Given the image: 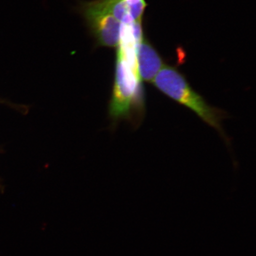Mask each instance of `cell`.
Returning a JSON list of instances; mask_svg holds the SVG:
<instances>
[{
	"label": "cell",
	"mask_w": 256,
	"mask_h": 256,
	"mask_svg": "<svg viewBox=\"0 0 256 256\" xmlns=\"http://www.w3.org/2000/svg\"><path fill=\"white\" fill-rule=\"evenodd\" d=\"M144 110L145 92L137 66L117 54L114 87L108 104L112 126L122 120L136 124Z\"/></svg>",
	"instance_id": "obj_1"
},
{
	"label": "cell",
	"mask_w": 256,
	"mask_h": 256,
	"mask_svg": "<svg viewBox=\"0 0 256 256\" xmlns=\"http://www.w3.org/2000/svg\"><path fill=\"white\" fill-rule=\"evenodd\" d=\"M156 88L178 103L193 110L204 122L222 134V112L211 107L188 84L186 79L172 66H163L153 82Z\"/></svg>",
	"instance_id": "obj_2"
},
{
	"label": "cell",
	"mask_w": 256,
	"mask_h": 256,
	"mask_svg": "<svg viewBox=\"0 0 256 256\" xmlns=\"http://www.w3.org/2000/svg\"><path fill=\"white\" fill-rule=\"evenodd\" d=\"M82 12L99 46L110 48L119 46L122 24L100 0L85 3Z\"/></svg>",
	"instance_id": "obj_3"
},
{
	"label": "cell",
	"mask_w": 256,
	"mask_h": 256,
	"mask_svg": "<svg viewBox=\"0 0 256 256\" xmlns=\"http://www.w3.org/2000/svg\"><path fill=\"white\" fill-rule=\"evenodd\" d=\"M136 58L138 72L142 81L152 82L164 66L158 51L144 38L136 44Z\"/></svg>",
	"instance_id": "obj_4"
},
{
	"label": "cell",
	"mask_w": 256,
	"mask_h": 256,
	"mask_svg": "<svg viewBox=\"0 0 256 256\" xmlns=\"http://www.w3.org/2000/svg\"><path fill=\"white\" fill-rule=\"evenodd\" d=\"M130 9L134 22H142L146 4L144 0H124Z\"/></svg>",
	"instance_id": "obj_5"
},
{
	"label": "cell",
	"mask_w": 256,
	"mask_h": 256,
	"mask_svg": "<svg viewBox=\"0 0 256 256\" xmlns=\"http://www.w3.org/2000/svg\"><path fill=\"white\" fill-rule=\"evenodd\" d=\"M2 190H3V187L1 184V182H0V191H2Z\"/></svg>",
	"instance_id": "obj_6"
}]
</instances>
